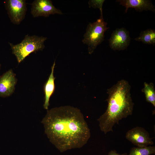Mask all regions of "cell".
I'll use <instances>...</instances> for the list:
<instances>
[{"mask_svg":"<svg viewBox=\"0 0 155 155\" xmlns=\"http://www.w3.org/2000/svg\"><path fill=\"white\" fill-rule=\"evenodd\" d=\"M41 122L50 141L61 152L82 147L90 137L83 114L73 106H62L48 110Z\"/></svg>","mask_w":155,"mask_h":155,"instance_id":"6da1fadb","label":"cell"},{"mask_svg":"<svg viewBox=\"0 0 155 155\" xmlns=\"http://www.w3.org/2000/svg\"><path fill=\"white\" fill-rule=\"evenodd\" d=\"M130 90L129 82L124 80L119 81L107 89V109L97 119L101 130L105 134L113 131V126L120 120L132 114L134 103Z\"/></svg>","mask_w":155,"mask_h":155,"instance_id":"7a4b0ae2","label":"cell"},{"mask_svg":"<svg viewBox=\"0 0 155 155\" xmlns=\"http://www.w3.org/2000/svg\"><path fill=\"white\" fill-rule=\"evenodd\" d=\"M46 37L34 35H26L20 43L14 44L9 43L12 53L16 56L18 63L31 53L42 51L45 47L44 42Z\"/></svg>","mask_w":155,"mask_h":155,"instance_id":"3957f363","label":"cell"},{"mask_svg":"<svg viewBox=\"0 0 155 155\" xmlns=\"http://www.w3.org/2000/svg\"><path fill=\"white\" fill-rule=\"evenodd\" d=\"M107 26L103 14H100V18L96 22L88 24L82 42L87 45L89 54H92L97 46L104 40V33L109 28Z\"/></svg>","mask_w":155,"mask_h":155,"instance_id":"277c9868","label":"cell"},{"mask_svg":"<svg viewBox=\"0 0 155 155\" xmlns=\"http://www.w3.org/2000/svg\"><path fill=\"white\" fill-rule=\"evenodd\" d=\"M4 4L11 22L14 24H20L24 18L27 11L26 1L6 0Z\"/></svg>","mask_w":155,"mask_h":155,"instance_id":"5b68a950","label":"cell"},{"mask_svg":"<svg viewBox=\"0 0 155 155\" xmlns=\"http://www.w3.org/2000/svg\"><path fill=\"white\" fill-rule=\"evenodd\" d=\"M31 13L35 18L39 16L48 17L51 15L63 13L56 8L50 0H35L31 4Z\"/></svg>","mask_w":155,"mask_h":155,"instance_id":"8992f818","label":"cell"},{"mask_svg":"<svg viewBox=\"0 0 155 155\" xmlns=\"http://www.w3.org/2000/svg\"><path fill=\"white\" fill-rule=\"evenodd\" d=\"M126 137L138 147H146L154 144L149 133L141 127H136L129 130L126 133Z\"/></svg>","mask_w":155,"mask_h":155,"instance_id":"52a82bcc","label":"cell"},{"mask_svg":"<svg viewBox=\"0 0 155 155\" xmlns=\"http://www.w3.org/2000/svg\"><path fill=\"white\" fill-rule=\"evenodd\" d=\"M130 37L129 32L125 28H117L112 33L109 39V45L113 50H125L129 46Z\"/></svg>","mask_w":155,"mask_h":155,"instance_id":"ba28073f","label":"cell"},{"mask_svg":"<svg viewBox=\"0 0 155 155\" xmlns=\"http://www.w3.org/2000/svg\"><path fill=\"white\" fill-rule=\"evenodd\" d=\"M17 82L16 75L10 69L0 77V97L11 96L14 92Z\"/></svg>","mask_w":155,"mask_h":155,"instance_id":"9c48e42d","label":"cell"},{"mask_svg":"<svg viewBox=\"0 0 155 155\" xmlns=\"http://www.w3.org/2000/svg\"><path fill=\"white\" fill-rule=\"evenodd\" d=\"M116 2L124 6L125 12L127 13L129 8H134L136 11L142 12L143 11H155V6L150 0H117Z\"/></svg>","mask_w":155,"mask_h":155,"instance_id":"30bf717a","label":"cell"},{"mask_svg":"<svg viewBox=\"0 0 155 155\" xmlns=\"http://www.w3.org/2000/svg\"><path fill=\"white\" fill-rule=\"evenodd\" d=\"M55 65V61L51 67V73L47 80L45 83L43 87L44 94V100L43 104L44 108L48 110L49 105V100L55 90V77L54 76V71Z\"/></svg>","mask_w":155,"mask_h":155,"instance_id":"8fae6325","label":"cell"},{"mask_svg":"<svg viewBox=\"0 0 155 155\" xmlns=\"http://www.w3.org/2000/svg\"><path fill=\"white\" fill-rule=\"evenodd\" d=\"M136 41H141L145 44H155V30L148 29L141 32L139 36L134 38Z\"/></svg>","mask_w":155,"mask_h":155,"instance_id":"7c38bea8","label":"cell"},{"mask_svg":"<svg viewBox=\"0 0 155 155\" xmlns=\"http://www.w3.org/2000/svg\"><path fill=\"white\" fill-rule=\"evenodd\" d=\"M142 91L145 95L146 101L151 103L155 107V90L154 84L152 83H144V87Z\"/></svg>","mask_w":155,"mask_h":155,"instance_id":"4fadbf2b","label":"cell"},{"mask_svg":"<svg viewBox=\"0 0 155 155\" xmlns=\"http://www.w3.org/2000/svg\"><path fill=\"white\" fill-rule=\"evenodd\" d=\"M155 153L154 146L132 148L129 154L127 155H150Z\"/></svg>","mask_w":155,"mask_h":155,"instance_id":"5bb4252c","label":"cell"},{"mask_svg":"<svg viewBox=\"0 0 155 155\" xmlns=\"http://www.w3.org/2000/svg\"><path fill=\"white\" fill-rule=\"evenodd\" d=\"M104 0H90L88 1L89 7L99 9L100 12V14L102 13V5Z\"/></svg>","mask_w":155,"mask_h":155,"instance_id":"9a60e30c","label":"cell"},{"mask_svg":"<svg viewBox=\"0 0 155 155\" xmlns=\"http://www.w3.org/2000/svg\"><path fill=\"white\" fill-rule=\"evenodd\" d=\"M126 153H123L122 154H120L117 153V151L115 150H112L110 151L108 155H127Z\"/></svg>","mask_w":155,"mask_h":155,"instance_id":"2e32d148","label":"cell"},{"mask_svg":"<svg viewBox=\"0 0 155 155\" xmlns=\"http://www.w3.org/2000/svg\"><path fill=\"white\" fill-rule=\"evenodd\" d=\"M0 67H1V64H0Z\"/></svg>","mask_w":155,"mask_h":155,"instance_id":"e0dca14e","label":"cell"}]
</instances>
